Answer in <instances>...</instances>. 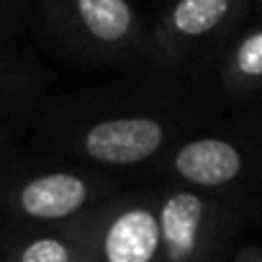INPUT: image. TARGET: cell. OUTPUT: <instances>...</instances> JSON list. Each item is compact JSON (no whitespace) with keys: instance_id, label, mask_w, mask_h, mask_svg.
Returning <instances> with one entry per match:
<instances>
[{"instance_id":"277c9868","label":"cell","mask_w":262,"mask_h":262,"mask_svg":"<svg viewBox=\"0 0 262 262\" xmlns=\"http://www.w3.org/2000/svg\"><path fill=\"white\" fill-rule=\"evenodd\" d=\"M247 0H175L157 21L149 52L157 64L172 67L183 62L198 44L231 26Z\"/></svg>"},{"instance_id":"3957f363","label":"cell","mask_w":262,"mask_h":262,"mask_svg":"<svg viewBox=\"0 0 262 262\" xmlns=\"http://www.w3.org/2000/svg\"><path fill=\"white\" fill-rule=\"evenodd\" d=\"M108 193L111 183L105 178L72 170H52L16 185L11 193V208L31 224L57 229L95 213Z\"/></svg>"},{"instance_id":"7a4b0ae2","label":"cell","mask_w":262,"mask_h":262,"mask_svg":"<svg viewBox=\"0 0 262 262\" xmlns=\"http://www.w3.org/2000/svg\"><path fill=\"white\" fill-rule=\"evenodd\" d=\"M90 262H162L160 193L103 203L85 219Z\"/></svg>"},{"instance_id":"5b68a950","label":"cell","mask_w":262,"mask_h":262,"mask_svg":"<svg viewBox=\"0 0 262 262\" xmlns=\"http://www.w3.org/2000/svg\"><path fill=\"white\" fill-rule=\"evenodd\" d=\"M167 144V123L157 116H113L90 123L80 139V152L95 165L131 167L149 162Z\"/></svg>"},{"instance_id":"52a82bcc","label":"cell","mask_w":262,"mask_h":262,"mask_svg":"<svg viewBox=\"0 0 262 262\" xmlns=\"http://www.w3.org/2000/svg\"><path fill=\"white\" fill-rule=\"evenodd\" d=\"M165 167L183 188L208 195L234 188L247 170V157L242 147L226 137H195L180 144Z\"/></svg>"},{"instance_id":"6da1fadb","label":"cell","mask_w":262,"mask_h":262,"mask_svg":"<svg viewBox=\"0 0 262 262\" xmlns=\"http://www.w3.org/2000/svg\"><path fill=\"white\" fill-rule=\"evenodd\" d=\"M239 219L216 198L170 188L160 193L162 262H216Z\"/></svg>"},{"instance_id":"9c48e42d","label":"cell","mask_w":262,"mask_h":262,"mask_svg":"<svg viewBox=\"0 0 262 262\" xmlns=\"http://www.w3.org/2000/svg\"><path fill=\"white\" fill-rule=\"evenodd\" d=\"M221 82L231 98H244L262 90V26L236 41L224 64Z\"/></svg>"},{"instance_id":"7c38bea8","label":"cell","mask_w":262,"mask_h":262,"mask_svg":"<svg viewBox=\"0 0 262 262\" xmlns=\"http://www.w3.org/2000/svg\"><path fill=\"white\" fill-rule=\"evenodd\" d=\"M259 6H262V0H259Z\"/></svg>"},{"instance_id":"ba28073f","label":"cell","mask_w":262,"mask_h":262,"mask_svg":"<svg viewBox=\"0 0 262 262\" xmlns=\"http://www.w3.org/2000/svg\"><path fill=\"white\" fill-rule=\"evenodd\" d=\"M13 259L16 262H90L85 219L24 239L16 247Z\"/></svg>"},{"instance_id":"8fae6325","label":"cell","mask_w":262,"mask_h":262,"mask_svg":"<svg viewBox=\"0 0 262 262\" xmlns=\"http://www.w3.org/2000/svg\"><path fill=\"white\" fill-rule=\"evenodd\" d=\"M0 262H16V259H13V257H11V259H0Z\"/></svg>"},{"instance_id":"30bf717a","label":"cell","mask_w":262,"mask_h":262,"mask_svg":"<svg viewBox=\"0 0 262 262\" xmlns=\"http://www.w3.org/2000/svg\"><path fill=\"white\" fill-rule=\"evenodd\" d=\"M234 262H262V249L254 247V244L239 247L236 254H234Z\"/></svg>"},{"instance_id":"8992f818","label":"cell","mask_w":262,"mask_h":262,"mask_svg":"<svg viewBox=\"0 0 262 262\" xmlns=\"http://www.w3.org/2000/svg\"><path fill=\"white\" fill-rule=\"evenodd\" d=\"M64 29L85 47L121 54L144 47L142 18L128 0H54Z\"/></svg>"}]
</instances>
